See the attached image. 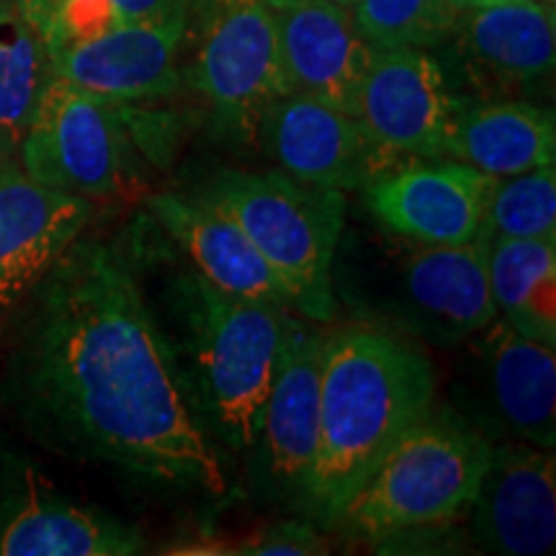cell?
<instances>
[{
  "label": "cell",
  "instance_id": "cell-1",
  "mask_svg": "<svg viewBox=\"0 0 556 556\" xmlns=\"http://www.w3.org/2000/svg\"><path fill=\"white\" fill-rule=\"evenodd\" d=\"M3 319L5 394L47 446L163 495H227L127 240L86 229Z\"/></svg>",
  "mask_w": 556,
  "mask_h": 556
},
{
  "label": "cell",
  "instance_id": "cell-2",
  "mask_svg": "<svg viewBox=\"0 0 556 556\" xmlns=\"http://www.w3.org/2000/svg\"><path fill=\"white\" fill-rule=\"evenodd\" d=\"M124 240L201 428L222 454L248 456L296 312L214 287L150 217Z\"/></svg>",
  "mask_w": 556,
  "mask_h": 556
},
{
  "label": "cell",
  "instance_id": "cell-3",
  "mask_svg": "<svg viewBox=\"0 0 556 556\" xmlns=\"http://www.w3.org/2000/svg\"><path fill=\"white\" fill-rule=\"evenodd\" d=\"M435 397V366L417 340L368 323L325 328L317 458L302 518L330 531L348 500Z\"/></svg>",
  "mask_w": 556,
  "mask_h": 556
},
{
  "label": "cell",
  "instance_id": "cell-4",
  "mask_svg": "<svg viewBox=\"0 0 556 556\" xmlns=\"http://www.w3.org/2000/svg\"><path fill=\"white\" fill-rule=\"evenodd\" d=\"M486 255V238L426 245L345 222L332 258V294L358 323L456 348L497 319Z\"/></svg>",
  "mask_w": 556,
  "mask_h": 556
},
{
  "label": "cell",
  "instance_id": "cell-5",
  "mask_svg": "<svg viewBox=\"0 0 556 556\" xmlns=\"http://www.w3.org/2000/svg\"><path fill=\"white\" fill-rule=\"evenodd\" d=\"M490 451L482 430L435 402L394 441L330 531L377 548L446 531L467 516Z\"/></svg>",
  "mask_w": 556,
  "mask_h": 556
},
{
  "label": "cell",
  "instance_id": "cell-6",
  "mask_svg": "<svg viewBox=\"0 0 556 556\" xmlns=\"http://www.w3.org/2000/svg\"><path fill=\"white\" fill-rule=\"evenodd\" d=\"M191 197L248 235L289 291L296 315L323 325L338 317L332 258L345 227V191L304 184L281 168H217Z\"/></svg>",
  "mask_w": 556,
  "mask_h": 556
},
{
  "label": "cell",
  "instance_id": "cell-7",
  "mask_svg": "<svg viewBox=\"0 0 556 556\" xmlns=\"http://www.w3.org/2000/svg\"><path fill=\"white\" fill-rule=\"evenodd\" d=\"M139 148L127 103L106 101L54 78L18 142V165L37 184L88 201L131 186Z\"/></svg>",
  "mask_w": 556,
  "mask_h": 556
},
{
  "label": "cell",
  "instance_id": "cell-8",
  "mask_svg": "<svg viewBox=\"0 0 556 556\" xmlns=\"http://www.w3.org/2000/svg\"><path fill=\"white\" fill-rule=\"evenodd\" d=\"M458 405L477 430L495 441H523L554 451L556 356L554 348L520 336L503 317L462 343Z\"/></svg>",
  "mask_w": 556,
  "mask_h": 556
},
{
  "label": "cell",
  "instance_id": "cell-9",
  "mask_svg": "<svg viewBox=\"0 0 556 556\" xmlns=\"http://www.w3.org/2000/svg\"><path fill=\"white\" fill-rule=\"evenodd\" d=\"M191 83L212 111L217 137L255 142L270 103L291 93L276 11L258 0H219L206 21Z\"/></svg>",
  "mask_w": 556,
  "mask_h": 556
},
{
  "label": "cell",
  "instance_id": "cell-10",
  "mask_svg": "<svg viewBox=\"0 0 556 556\" xmlns=\"http://www.w3.org/2000/svg\"><path fill=\"white\" fill-rule=\"evenodd\" d=\"M323 323L296 315L263 407L261 433L245 456L250 484L263 500L302 513L319 438Z\"/></svg>",
  "mask_w": 556,
  "mask_h": 556
},
{
  "label": "cell",
  "instance_id": "cell-11",
  "mask_svg": "<svg viewBox=\"0 0 556 556\" xmlns=\"http://www.w3.org/2000/svg\"><path fill=\"white\" fill-rule=\"evenodd\" d=\"M456 109L446 67L428 50H374L358 122L389 165L448 157Z\"/></svg>",
  "mask_w": 556,
  "mask_h": 556
},
{
  "label": "cell",
  "instance_id": "cell-12",
  "mask_svg": "<svg viewBox=\"0 0 556 556\" xmlns=\"http://www.w3.org/2000/svg\"><path fill=\"white\" fill-rule=\"evenodd\" d=\"M137 526L54 490L31 464L0 456V556H131Z\"/></svg>",
  "mask_w": 556,
  "mask_h": 556
},
{
  "label": "cell",
  "instance_id": "cell-13",
  "mask_svg": "<svg viewBox=\"0 0 556 556\" xmlns=\"http://www.w3.org/2000/svg\"><path fill=\"white\" fill-rule=\"evenodd\" d=\"M495 178L454 157L402 160L361 189L368 217L387 232L426 245L484 238V208Z\"/></svg>",
  "mask_w": 556,
  "mask_h": 556
},
{
  "label": "cell",
  "instance_id": "cell-14",
  "mask_svg": "<svg viewBox=\"0 0 556 556\" xmlns=\"http://www.w3.org/2000/svg\"><path fill=\"white\" fill-rule=\"evenodd\" d=\"M469 536L479 552L544 556L556 541L554 451L523 441L492 443L469 510Z\"/></svg>",
  "mask_w": 556,
  "mask_h": 556
},
{
  "label": "cell",
  "instance_id": "cell-15",
  "mask_svg": "<svg viewBox=\"0 0 556 556\" xmlns=\"http://www.w3.org/2000/svg\"><path fill=\"white\" fill-rule=\"evenodd\" d=\"M186 24L189 13L135 21L70 41L52 52L54 78L106 101L168 99L180 86L178 50Z\"/></svg>",
  "mask_w": 556,
  "mask_h": 556
},
{
  "label": "cell",
  "instance_id": "cell-16",
  "mask_svg": "<svg viewBox=\"0 0 556 556\" xmlns=\"http://www.w3.org/2000/svg\"><path fill=\"white\" fill-rule=\"evenodd\" d=\"M258 139L283 173L325 189L361 191L389 168L356 116L302 93L270 103Z\"/></svg>",
  "mask_w": 556,
  "mask_h": 556
},
{
  "label": "cell",
  "instance_id": "cell-17",
  "mask_svg": "<svg viewBox=\"0 0 556 556\" xmlns=\"http://www.w3.org/2000/svg\"><path fill=\"white\" fill-rule=\"evenodd\" d=\"M96 217V204L26 176L0 173V319L31 294Z\"/></svg>",
  "mask_w": 556,
  "mask_h": 556
},
{
  "label": "cell",
  "instance_id": "cell-18",
  "mask_svg": "<svg viewBox=\"0 0 556 556\" xmlns=\"http://www.w3.org/2000/svg\"><path fill=\"white\" fill-rule=\"evenodd\" d=\"M276 26L291 93L309 96L358 119L374 47L361 34L353 9L330 0H296L276 11Z\"/></svg>",
  "mask_w": 556,
  "mask_h": 556
},
{
  "label": "cell",
  "instance_id": "cell-19",
  "mask_svg": "<svg viewBox=\"0 0 556 556\" xmlns=\"http://www.w3.org/2000/svg\"><path fill=\"white\" fill-rule=\"evenodd\" d=\"M148 217L214 287L253 302L294 309L289 291L261 250L217 208L201 204L189 193L160 191L148 199Z\"/></svg>",
  "mask_w": 556,
  "mask_h": 556
},
{
  "label": "cell",
  "instance_id": "cell-20",
  "mask_svg": "<svg viewBox=\"0 0 556 556\" xmlns=\"http://www.w3.org/2000/svg\"><path fill=\"white\" fill-rule=\"evenodd\" d=\"M477 80L533 86L554 73L556 13L548 0H495L462 9L454 39Z\"/></svg>",
  "mask_w": 556,
  "mask_h": 556
},
{
  "label": "cell",
  "instance_id": "cell-21",
  "mask_svg": "<svg viewBox=\"0 0 556 556\" xmlns=\"http://www.w3.org/2000/svg\"><path fill=\"white\" fill-rule=\"evenodd\" d=\"M448 157L492 178L520 176L556 163L552 111L528 101L458 99Z\"/></svg>",
  "mask_w": 556,
  "mask_h": 556
},
{
  "label": "cell",
  "instance_id": "cell-22",
  "mask_svg": "<svg viewBox=\"0 0 556 556\" xmlns=\"http://www.w3.org/2000/svg\"><path fill=\"white\" fill-rule=\"evenodd\" d=\"M486 281L497 317L556 348V238L490 240Z\"/></svg>",
  "mask_w": 556,
  "mask_h": 556
},
{
  "label": "cell",
  "instance_id": "cell-23",
  "mask_svg": "<svg viewBox=\"0 0 556 556\" xmlns=\"http://www.w3.org/2000/svg\"><path fill=\"white\" fill-rule=\"evenodd\" d=\"M54 80L52 54L24 0H0V135L21 137Z\"/></svg>",
  "mask_w": 556,
  "mask_h": 556
},
{
  "label": "cell",
  "instance_id": "cell-24",
  "mask_svg": "<svg viewBox=\"0 0 556 556\" xmlns=\"http://www.w3.org/2000/svg\"><path fill=\"white\" fill-rule=\"evenodd\" d=\"M50 54L60 47L135 21L186 16L193 0H24Z\"/></svg>",
  "mask_w": 556,
  "mask_h": 556
},
{
  "label": "cell",
  "instance_id": "cell-25",
  "mask_svg": "<svg viewBox=\"0 0 556 556\" xmlns=\"http://www.w3.org/2000/svg\"><path fill=\"white\" fill-rule=\"evenodd\" d=\"M456 0H356L353 18L374 50H435L454 39Z\"/></svg>",
  "mask_w": 556,
  "mask_h": 556
},
{
  "label": "cell",
  "instance_id": "cell-26",
  "mask_svg": "<svg viewBox=\"0 0 556 556\" xmlns=\"http://www.w3.org/2000/svg\"><path fill=\"white\" fill-rule=\"evenodd\" d=\"M482 235L497 238H556L554 165L495 178L484 208Z\"/></svg>",
  "mask_w": 556,
  "mask_h": 556
},
{
  "label": "cell",
  "instance_id": "cell-27",
  "mask_svg": "<svg viewBox=\"0 0 556 556\" xmlns=\"http://www.w3.org/2000/svg\"><path fill=\"white\" fill-rule=\"evenodd\" d=\"M325 552L328 548H325L323 533L307 518L276 520V523L261 528L255 536L227 548V554L245 556H309Z\"/></svg>",
  "mask_w": 556,
  "mask_h": 556
},
{
  "label": "cell",
  "instance_id": "cell-28",
  "mask_svg": "<svg viewBox=\"0 0 556 556\" xmlns=\"http://www.w3.org/2000/svg\"><path fill=\"white\" fill-rule=\"evenodd\" d=\"M18 163V148L11 142L9 137L0 135V173L9 170L11 165Z\"/></svg>",
  "mask_w": 556,
  "mask_h": 556
},
{
  "label": "cell",
  "instance_id": "cell-29",
  "mask_svg": "<svg viewBox=\"0 0 556 556\" xmlns=\"http://www.w3.org/2000/svg\"><path fill=\"white\" fill-rule=\"evenodd\" d=\"M258 3L268 5L270 11H281V9H287V5H294L296 0H258Z\"/></svg>",
  "mask_w": 556,
  "mask_h": 556
},
{
  "label": "cell",
  "instance_id": "cell-30",
  "mask_svg": "<svg viewBox=\"0 0 556 556\" xmlns=\"http://www.w3.org/2000/svg\"><path fill=\"white\" fill-rule=\"evenodd\" d=\"M486 3H495V0H456L458 9H475V5H486Z\"/></svg>",
  "mask_w": 556,
  "mask_h": 556
},
{
  "label": "cell",
  "instance_id": "cell-31",
  "mask_svg": "<svg viewBox=\"0 0 556 556\" xmlns=\"http://www.w3.org/2000/svg\"><path fill=\"white\" fill-rule=\"evenodd\" d=\"M330 3H338V5H345V9H353V5H356V0H330Z\"/></svg>",
  "mask_w": 556,
  "mask_h": 556
},
{
  "label": "cell",
  "instance_id": "cell-32",
  "mask_svg": "<svg viewBox=\"0 0 556 556\" xmlns=\"http://www.w3.org/2000/svg\"><path fill=\"white\" fill-rule=\"evenodd\" d=\"M548 3H554V0H548Z\"/></svg>",
  "mask_w": 556,
  "mask_h": 556
}]
</instances>
